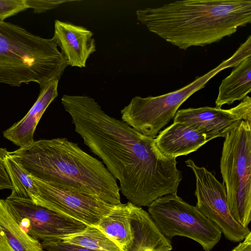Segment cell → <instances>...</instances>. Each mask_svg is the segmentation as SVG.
Returning a JSON list of instances; mask_svg holds the SVG:
<instances>
[{
  "instance_id": "obj_8",
  "label": "cell",
  "mask_w": 251,
  "mask_h": 251,
  "mask_svg": "<svg viewBox=\"0 0 251 251\" xmlns=\"http://www.w3.org/2000/svg\"><path fill=\"white\" fill-rule=\"evenodd\" d=\"M185 163L196 178V206L219 228L226 239L235 243L243 241L251 231L248 227L240 225L230 213L224 183L192 159L185 161Z\"/></svg>"
},
{
  "instance_id": "obj_10",
  "label": "cell",
  "mask_w": 251,
  "mask_h": 251,
  "mask_svg": "<svg viewBox=\"0 0 251 251\" xmlns=\"http://www.w3.org/2000/svg\"><path fill=\"white\" fill-rule=\"evenodd\" d=\"M6 201L21 227L38 241L56 240L83 230L86 225L34 204L31 200L12 198Z\"/></svg>"
},
{
  "instance_id": "obj_19",
  "label": "cell",
  "mask_w": 251,
  "mask_h": 251,
  "mask_svg": "<svg viewBox=\"0 0 251 251\" xmlns=\"http://www.w3.org/2000/svg\"><path fill=\"white\" fill-rule=\"evenodd\" d=\"M4 164L12 186L9 197L30 200L34 203L40 191L32 178L8 155L4 159Z\"/></svg>"
},
{
  "instance_id": "obj_12",
  "label": "cell",
  "mask_w": 251,
  "mask_h": 251,
  "mask_svg": "<svg viewBox=\"0 0 251 251\" xmlns=\"http://www.w3.org/2000/svg\"><path fill=\"white\" fill-rule=\"evenodd\" d=\"M52 38L68 65L72 67H85L87 59L96 50L93 32L69 23L55 20Z\"/></svg>"
},
{
  "instance_id": "obj_14",
  "label": "cell",
  "mask_w": 251,
  "mask_h": 251,
  "mask_svg": "<svg viewBox=\"0 0 251 251\" xmlns=\"http://www.w3.org/2000/svg\"><path fill=\"white\" fill-rule=\"evenodd\" d=\"M59 80L41 88L40 94L29 111L19 122L3 132V136L20 148L32 144L36 126L46 109L58 96Z\"/></svg>"
},
{
  "instance_id": "obj_17",
  "label": "cell",
  "mask_w": 251,
  "mask_h": 251,
  "mask_svg": "<svg viewBox=\"0 0 251 251\" xmlns=\"http://www.w3.org/2000/svg\"><path fill=\"white\" fill-rule=\"evenodd\" d=\"M251 91V56L234 67L230 74L224 78L219 86L215 101L216 107L230 105L242 100Z\"/></svg>"
},
{
  "instance_id": "obj_15",
  "label": "cell",
  "mask_w": 251,
  "mask_h": 251,
  "mask_svg": "<svg viewBox=\"0 0 251 251\" xmlns=\"http://www.w3.org/2000/svg\"><path fill=\"white\" fill-rule=\"evenodd\" d=\"M131 245L125 251H171L170 239L160 231L149 213L130 202Z\"/></svg>"
},
{
  "instance_id": "obj_23",
  "label": "cell",
  "mask_w": 251,
  "mask_h": 251,
  "mask_svg": "<svg viewBox=\"0 0 251 251\" xmlns=\"http://www.w3.org/2000/svg\"><path fill=\"white\" fill-rule=\"evenodd\" d=\"M72 0H26L28 8L33 10L35 13H41L55 8L61 4Z\"/></svg>"
},
{
  "instance_id": "obj_3",
  "label": "cell",
  "mask_w": 251,
  "mask_h": 251,
  "mask_svg": "<svg viewBox=\"0 0 251 251\" xmlns=\"http://www.w3.org/2000/svg\"><path fill=\"white\" fill-rule=\"evenodd\" d=\"M29 176L48 183L121 203L116 179L101 161L65 138L41 139L9 151Z\"/></svg>"
},
{
  "instance_id": "obj_11",
  "label": "cell",
  "mask_w": 251,
  "mask_h": 251,
  "mask_svg": "<svg viewBox=\"0 0 251 251\" xmlns=\"http://www.w3.org/2000/svg\"><path fill=\"white\" fill-rule=\"evenodd\" d=\"M242 121H251V98L249 96L228 109L204 106L177 110L174 122L193 126L205 134L208 142L217 137H225Z\"/></svg>"
},
{
  "instance_id": "obj_9",
  "label": "cell",
  "mask_w": 251,
  "mask_h": 251,
  "mask_svg": "<svg viewBox=\"0 0 251 251\" xmlns=\"http://www.w3.org/2000/svg\"><path fill=\"white\" fill-rule=\"evenodd\" d=\"M31 177L40 191L39 196L34 204L86 226H97L100 220L115 206L97 196L56 186Z\"/></svg>"
},
{
  "instance_id": "obj_2",
  "label": "cell",
  "mask_w": 251,
  "mask_h": 251,
  "mask_svg": "<svg viewBox=\"0 0 251 251\" xmlns=\"http://www.w3.org/2000/svg\"><path fill=\"white\" fill-rule=\"evenodd\" d=\"M136 14L150 31L186 50L219 42L250 24L251 0H178Z\"/></svg>"
},
{
  "instance_id": "obj_18",
  "label": "cell",
  "mask_w": 251,
  "mask_h": 251,
  "mask_svg": "<svg viewBox=\"0 0 251 251\" xmlns=\"http://www.w3.org/2000/svg\"><path fill=\"white\" fill-rule=\"evenodd\" d=\"M97 226L122 251H125L131 245L133 238L130 224V202L115 205Z\"/></svg>"
},
{
  "instance_id": "obj_24",
  "label": "cell",
  "mask_w": 251,
  "mask_h": 251,
  "mask_svg": "<svg viewBox=\"0 0 251 251\" xmlns=\"http://www.w3.org/2000/svg\"><path fill=\"white\" fill-rule=\"evenodd\" d=\"M6 148H0V190L12 189V184L4 164V159L8 154Z\"/></svg>"
},
{
  "instance_id": "obj_20",
  "label": "cell",
  "mask_w": 251,
  "mask_h": 251,
  "mask_svg": "<svg viewBox=\"0 0 251 251\" xmlns=\"http://www.w3.org/2000/svg\"><path fill=\"white\" fill-rule=\"evenodd\" d=\"M66 242L100 251H122L97 226H87L83 230L60 239Z\"/></svg>"
},
{
  "instance_id": "obj_5",
  "label": "cell",
  "mask_w": 251,
  "mask_h": 251,
  "mask_svg": "<svg viewBox=\"0 0 251 251\" xmlns=\"http://www.w3.org/2000/svg\"><path fill=\"white\" fill-rule=\"evenodd\" d=\"M220 160L229 210L242 226L251 220V121H242L228 133Z\"/></svg>"
},
{
  "instance_id": "obj_13",
  "label": "cell",
  "mask_w": 251,
  "mask_h": 251,
  "mask_svg": "<svg viewBox=\"0 0 251 251\" xmlns=\"http://www.w3.org/2000/svg\"><path fill=\"white\" fill-rule=\"evenodd\" d=\"M154 142L164 155L176 158L196 151L208 141L205 134L193 126L174 122L159 133Z\"/></svg>"
},
{
  "instance_id": "obj_16",
  "label": "cell",
  "mask_w": 251,
  "mask_h": 251,
  "mask_svg": "<svg viewBox=\"0 0 251 251\" xmlns=\"http://www.w3.org/2000/svg\"><path fill=\"white\" fill-rule=\"evenodd\" d=\"M0 251H44L21 227L6 200L0 199Z\"/></svg>"
},
{
  "instance_id": "obj_4",
  "label": "cell",
  "mask_w": 251,
  "mask_h": 251,
  "mask_svg": "<svg viewBox=\"0 0 251 251\" xmlns=\"http://www.w3.org/2000/svg\"><path fill=\"white\" fill-rule=\"evenodd\" d=\"M68 65L52 38L0 21V83L20 87L35 82L42 88L59 80Z\"/></svg>"
},
{
  "instance_id": "obj_25",
  "label": "cell",
  "mask_w": 251,
  "mask_h": 251,
  "mask_svg": "<svg viewBox=\"0 0 251 251\" xmlns=\"http://www.w3.org/2000/svg\"><path fill=\"white\" fill-rule=\"evenodd\" d=\"M231 251H248V249L244 244L240 243Z\"/></svg>"
},
{
  "instance_id": "obj_1",
  "label": "cell",
  "mask_w": 251,
  "mask_h": 251,
  "mask_svg": "<svg viewBox=\"0 0 251 251\" xmlns=\"http://www.w3.org/2000/svg\"><path fill=\"white\" fill-rule=\"evenodd\" d=\"M61 102L75 131L119 180L129 202L148 206L159 198L177 195L182 176L176 158L161 152L154 138L109 116L91 97L64 95Z\"/></svg>"
},
{
  "instance_id": "obj_6",
  "label": "cell",
  "mask_w": 251,
  "mask_h": 251,
  "mask_svg": "<svg viewBox=\"0 0 251 251\" xmlns=\"http://www.w3.org/2000/svg\"><path fill=\"white\" fill-rule=\"evenodd\" d=\"M228 68L230 65L226 60L181 89L156 97L135 96L121 110L122 121L143 135L154 138L175 117L186 100L204 88L218 73Z\"/></svg>"
},
{
  "instance_id": "obj_7",
  "label": "cell",
  "mask_w": 251,
  "mask_h": 251,
  "mask_svg": "<svg viewBox=\"0 0 251 251\" xmlns=\"http://www.w3.org/2000/svg\"><path fill=\"white\" fill-rule=\"evenodd\" d=\"M148 207L156 226L170 240L175 236L187 237L205 251H210L221 238L222 232L214 223L177 195L159 198Z\"/></svg>"
},
{
  "instance_id": "obj_22",
  "label": "cell",
  "mask_w": 251,
  "mask_h": 251,
  "mask_svg": "<svg viewBox=\"0 0 251 251\" xmlns=\"http://www.w3.org/2000/svg\"><path fill=\"white\" fill-rule=\"evenodd\" d=\"M41 244L44 251H100L67 243L60 239L42 241Z\"/></svg>"
},
{
  "instance_id": "obj_21",
  "label": "cell",
  "mask_w": 251,
  "mask_h": 251,
  "mask_svg": "<svg viewBox=\"0 0 251 251\" xmlns=\"http://www.w3.org/2000/svg\"><path fill=\"white\" fill-rule=\"evenodd\" d=\"M27 9L26 0H0V21Z\"/></svg>"
}]
</instances>
